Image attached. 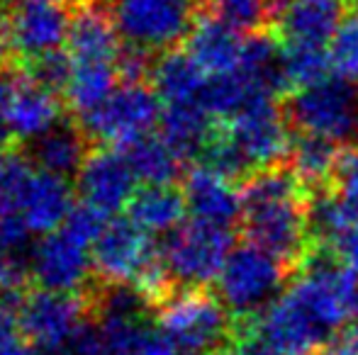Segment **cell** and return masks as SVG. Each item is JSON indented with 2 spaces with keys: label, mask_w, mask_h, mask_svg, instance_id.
Masks as SVG:
<instances>
[{
  "label": "cell",
  "mask_w": 358,
  "mask_h": 355,
  "mask_svg": "<svg viewBox=\"0 0 358 355\" xmlns=\"http://www.w3.org/2000/svg\"><path fill=\"white\" fill-rule=\"evenodd\" d=\"M239 227L244 241L264 248L297 273L315 248L312 195L287 163L254 171L241 180Z\"/></svg>",
  "instance_id": "6da1fadb"
},
{
  "label": "cell",
  "mask_w": 358,
  "mask_h": 355,
  "mask_svg": "<svg viewBox=\"0 0 358 355\" xmlns=\"http://www.w3.org/2000/svg\"><path fill=\"white\" fill-rule=\"evenodd\" d=\"M275 8L278 0H200V13L229 24L244 37L273 32Z\"/></svg>",
  "instance_id": "484cf974"
},
{
  "label": "cell",
  "mask_w": 358,
  "mask_h": 355,
  "mask_svg": "<svg viewBox=\"0 0 358 355\" xmlns=\"http://www.w3.org/2000/svg\"><path fill=\"white\" fill-rule=\"evenodd\" d=\"M329 61L334 76L358 86V17H349L329 44Z\"/></svg>",
  "instance_id": "f546056e"
},
{
  "label": "cell",
  "mask_w": 358,
  "mask_h": 355,
  "mask_svg": "<svg viewBox=\"0 0 358 355\" xmlns=\"http://www.w3.org/2000/svg\"><path fill=\"white\" fill-rule=\"evenodd\" d=\"M164 103L154 88L146 83H120L108 100L93 112L78 119L90 142L100 146L127 149L146 134L154 132L161 122Z\"/></svg>",
  "instance_id": "8992f818"
},
{
  "label": "cell",
  "mask_w": 358,
  "mask_h": 355,
  "mask_svg": "<svg viewBox=\"0 0 358 355\" xmlns=\"http://www.w3.org/2000/svg\"><path fill=\"white\" fill-rule=\"evenodd\" d=\"M122 151L127 153L134 173L144 180V185H173L176 178L183 176L185 158L161 134H146Z\"/></svg>",
  "instance_id": "d4e9b609"
},
{
  "label": "cell",
  "mask_w": 358,
  "mask_h": 355,
  "mask_svg": "<svg viewBox=\"0 0 358 355\" xmlns=\"http://www.w3.org/2000/svg\"><path fill=\"white\" fill-rule=\"evenodd\" d=\"M231 227L190 219L180 224L164 243V256L176 285L180 287H210L220 278L229 253L234 251Z\"/></svg>",
  "instance_id": "52a82bcc"
},
{
  "label": "cell",
  "mask_w": 358,
  "mask_h": 355,
  "mask_svg": "<svg viewBox=\"0 0 358 355\" xmlns=\"http://www.w3.org/2000/svg\"><path fill=\"white\" fill-rule=\"evenodd\" d=\"M351 8V0H278L273 34L283 47L327 49Z\"/></svg>",
  "instance_id": "7c38bea8"
},
{
  "label": "cell",
  "mask_w": 358,
  "mask_h": 355,
  "mask_svg": "<svg viewBox=\"0 0 358 355\" xmlns=\"http://www.w3.org/2000/svg\"><path fill=\"white\" fill-rule=\"evenodd\" d=\"M246 49V37L231 29L229 24L203 15L195 20L188 39H185V52L190 54L195 63L203 68L208 76H227L241 66Z\"/></svg>",
  "instance_id": "e0dca14e"
},
{
  "label": "cell",
  "mask_w": 358,
  "mask_h": 355,
  "mask_svg": "<svg viewBox=\"0 0 358 355\" xmlns=\"http://www.w3.org/2000/svg\"><path fill=\"white\" fill-rule=\"evenodd\" d=\"M315 248L331 258L336 266L349 270L358 278V222H351L334 232L331 236L315 241Z\"/></svg>",
  "instance_id": "1f68e13d"
},
{
  "label": "cell",
  "mask_w": 358,
  "mask_h": 355,
  "mask_svg": "<svg viewBox=\"0 0 358 355\" xmlns=\"http://www.w3.org/2000/svg\"><path fill=\"white\" fill-rule=\"evenodd\" d=\"M217 117L205 109L203 103L185 105H164L159 122V134L185 158H198L208 142L210 132L215 129Z\"/></svg>",
  "instance_id": "603a6c76"
},
{
  "label": "cell",
  "mask_w": 358,
  "mask_h": 355,
  "mask_svg": "<svg viewBox=\"0 0 358 355\" xmlns=\"http://www.w3.org/2000/svg\"><path fill=\"white\" fill-rule=\"evenodd\" d=\"M346 146L336 142H329L324 137L315 134H302L292 137L290 156H287V168L295 173V178L302 183V188L317 197L331 190L334 173L339 166V158Z\"/></svg>",
  "instance_id": "ffe728a7"
},
{
  "label": "cell",
  "mask_w": 358,
  "mask_h": 355,
  "mask_svg": "<svg viewBox=\"0 0 358 355\" xmlns=\"http://www.w3.org/2000/svg\"><path fill=\"white\" fill-rule=\"evenodd\" d=\"M183 195L193 219L220 227L239 224L241 190H236L229 178L205 166H195L183 176Z\"/></svg>",
  "instance_id": "2e32d148"
},
{
  "label": "cell",
  "mask_w": 358,
  "mask_h": 355,
  "mask_svg": "<svg viewBox=\"0 0 358 355\" xmlns=\"http://www.w3.org/2000/svg\"><path fill=\"white\" fill-rule=\"evenodd\" d=\"M324 355H358V326L346 328L329 348Z\"/></svg>",
  "instance_id": "f35d334b"
},
{
  "label": "cell",
  "mask_w": 358,
  "mask_h": 355,
  "mask_svg": "<svg viewBox=\"0 0 358 355\" xmlns=\"http://www.w3.org/2000/svg\"><path fill=\"white\" fill-rule=\"evenodd\" d=\"M124 355H183V353L161 333L159 326H149L142 333V338Z\"/></svg>",
  "instance_id": "74e56055"
},
{
  "label": "cell",
  "mask_w": 358,
  "mask_h": 355,
  "mask_svg": "<svg viewBox=\"0 0 358 355\" xmlns=\"http://www.w3.org/2000/svg\"><path fill=\"white\" fill-rule=\"evenodd\" d=\"M188 209L185 195L176 185H144L137 188L127 204V217L146 234H171L180 227Z\"/></svg>",
  "instance_id": "7402d4cb"
},
{
  "label": "cell",
  "mask_w": 358,
  "mask_h": 355,
  "mask_svg": "<svg viewBox=\"0 0 358 355\" xmlns=\"http://www.w3.org/2000/svg\"><path fill=\"white\" fill-rule=\"evenodd\" d=\"M222 122H224L227 134L234 142V146L249 163L251 173L287 163L292 146V127L283 100L256 98Z\"/></svg>",
  "instance_id": "ba28073f"
},
{
  "label": "cell",
  "mask_w": 358,
  "mask_h": 355,
  "mask_svg": "<svg viewBox=\"0 0 358 355\" xmlns=\"http://www.w3.org/2000/svg\"><path fill=\"white\" fill-rule=\"evenodd\" d=\"M122 44L113 13L100 8L98 3L73 10L71 29L64 47L73 63H117Z\"/></svg>",
  "instance_id": "9a60e30c"
},
{
  "label": "cell",
  "mask_w": 358,
  "mask_h": 355,
  "mask_svg": "<svg viewBox=\"0 0 358 355\" xmlns=\"http://www.w3.org/2000/svg\"><path fill=\"white\" fill-rule=\"evenodd\" d=\"M149 81L164 105H185L203 103L210 76L190 59L188 52L171 49L154 59Z\"/></svg>",
  "instance_id": "44dd1931"
},
{
  "label": "cell",
  "mask_w": 358,
  "mask_h": 355,
  "mask_svg": "<svg viewBox=\"0 0 358 355\" xmlns=\"http://www.w3.org/2000/svg\"><path fill=\"white\" fill-rule=\"evenodd\" d=\"M69 0H13L5 15L13 54L20 63L66 47L71 29Z\"/></svg>",
  "instance_id": "30bf717a"
},
{
  "label": "cell",
  "mask_w": 358,
  "mask_h": 355,
  "mask_svg": "<svg viewBox=\"0 0 358 355\" xmlns=\"http://www.w3.org/2000/svg\"><path fill=\"white\" fill-rule=\"evenodd\" d=\"M32 280V251H0V304L17 307Z\"/></svg>",
  "instance_id": "83f0119b"
},
{
  "label": "cell",
  "mask_w": 358,
  "mask_h": 355,
  "mask_svg": "<svg viewBox=\"0 0 358 355\" xmlns=\"http://www.w3.org/2000/svg\"><path fill=\"white\" fill-rule=\"evenodd\" d=\"M329 192L358 222V144H351V146L344 149Z\"/></svg>",
  "instance_id": "4dcf8cb0"
},
{
  "label": "cell",
  "mask_w": 358,
  "mask_h": 355,
  "mask_svg": "<svg viewBox=\"0 0 358 355\" xmlns=\"http://www.w3.org/2000/svg\"><path fill=\"white\" fill-rule=\"evenodd\" d=\"M156 309V326L183 355H205L236 336L234 317L210 287H176Z\"/></svg>",
  "instance_id": "7a4b0ae2"
},
{
  "label": "cell",
  "mask_w": 358,
  "mask_h": 355,
  "mask_svg": "<svg viewBox=\"0 0 358 355\" xmlns=\"http://www.w3.org/2000/svg\"><path fill=\"white\" fill-rule=\"evenodd\" d=\"M10 54H13V44H10L8 22H5V15H0V68L8 66Z\"/></svg>",
  "instance_id": "60d3db41"
},
{
  "label": "cell",
  "mask_w": 358,
  "mask_h": 355,
  "mask_svg": "<svg viewBox=\"0 0 358 355\" xmlns=\"http://www.w3.org/2000/svg\"><path fill=\"white\" fill-rule=\"evenodd\" d=\"M34 171L37 166L27 153L17 151V149L0 151V217L20 214Z\"/></svg>",
  "instance_id": "4316f807"
},
{
  "label": "cell",
  "mask_w": 358,
  "mask_h": 355,
  "mask_svg": "<svg viewBox=\"0 0 358 355\" xmlns=\"http://www.w3.org/2000/svg\"><path fill=\"white\" fill-rule=\"evenodd\" d=\"M134 183H137V173L127 153L110 146L90 149L76 176L80 202L98 209L105 217H115L120 209L127 207L132 195L137 192Z\"/></svg>",
  "instance_id": "8fae6325"
},
{
  "label": "cell",
  "mask_w": 358,
  "mask_h": 355,
  "mask_svg": "<svg viewBox=\"0 0 358 355\" xmlns=\"http://www.w3.org/2000/svg\"><path fill=\"white\" fill-rule=\"evenodd\" d=\"M73 207V188L69 178L54 176V173L37 168L32 180H29L27 192H24L20 214L27 222V227L32 229L34 236H47V234L59 232L64 227Z\"/></svg>",
  "instance_id": "ac0fdd59"
},
{
  "label": "cell",
  "mask_w": 358,
  "mask_h": 355,
  "mask_svg": "<svg viewBox=\"0 0 358 355\" xmlns=\"http://www.w3.org/2000/svg\"><path fill=\"white\" fill-rule=\"evenodd\" d=\"M20 68H22V73L29 81L64 95L69 76H71V59H69L66 49H57V52H47V54H42V56L22 61Z\"/></svg>",
  "instance_id": "f1b7e54d"
},
{
  "label": "cell",
  "mask_w": 358,
  "mask_h": 355,
  "mask_svg": "<svg viewBox=\"0 0 358 355\" xmlns=\"http://www.w3.org/2000/svg\"><path fill=\"white\" fill-rule=\"evenodd\" d=\"M283 107L290 127L315 134L341 146L358 139V86L339 76H329L310 88L287 95Z\"/></svg>",
  "instance_id": "277c9868"
},
{
  "label": "cell",
  "mask_w": 358,
  "mask_h": 355,
  "mask_svg": "<svg viewBox=\"0 0 358 355\" xmlns=\"http://www.w3.org/2000/svg\"><path fill=\"white\" fill-rule=\"evenodd\" d=\"M17 81H20V73L10 71L8 66L0 68V119H3V112L8 107L10 98H13V90L17 86Z\"/></svg>",
  "instance_id": "ab89813d"
},
{
  "label": "cell",
  "mask_w": 358,
  "mask_h": 355,
  "mask_svg": "<svg viewBox=\"0 0 358 355\" xmlns=\"http://www.w3.org/2000/svg\"><path fill=\"white\" fill-rule=\"evenodd\" d=\"M351 5H354V8L358 10V0H351Z\"/></svg>",
  "instance_id": "b9f144b4"
},
{
  "label": "cell",
  "mask_w": 358,
  "mask_h": 355,
  "mask_svg": "<svg viewBox=\"0 0 358 355\" xmlns=\"http://www.w3.org/2000/svg\"><path fill=\"white\" fill-rule=\"evenodd\" d=\"M20 309L0 304V355H37L20 326Z\"/></svg>",
  "instance_id": "836d02e7"
},
{
  "label": "cell",
  "mask_w": 358,
  "mask_h": 355,
  "mask_svg": "<svg viewBox=\"0 0 358 355\" xmlns=\"http://www.w3.org/2000/svg\"><path fill=\"white\" fill-rule=\"evenodd\" d=\"M205 355H280L278 351L268 346V343L261 341L256 333H236L229 343L215 348V351Z\"/></svg>",
  "instance_id": "8d00e7d4"
},
{
  "label": "cell",
  "mask_w": 358,
  "mask_h": 355,
  "mask_svg": "<svg viewBox=\"0 0 358 355\" xmlns=\"http://www.w3.org/2000/svg\"><path fill=\"white\" fill-rule=\"evenodd\" d=\"M105 227H108V217L105 214H100L98 209L88 207V204L78 202L71 209V214H69V219L64 222L62 229L66 234H71L76 241H80L83 246L90 248L100 239V234L105 232Z\"/></svg>",
  "instance_id": "d6a6232c"
},
{
  "label": "cell",
  "mask_w": 358,
  "mask_h": 355,
  "mask_svg": "<svg viewBox=\"0 0 358 355\" xmlns=\"http://www.w3.org/2000/svg\"><path fill=\"white\" fill-rule=\"evenodd\" d=\"M292 278L295 273L283 261L244 241L229 253L217 278L215 292L220 294L234 322H246L256 319L271 302H275Z\"/></svg>",
  "instance_id": "3957f363"
},
{
  "label": "cell",
  "mask_w": 358,
  "mask_h": 355,
  "mask_svg": "<svg viewBox=\"0 0 358 355\" xmlns=\"http://www.w3.org/2000/svg\"><path fill=\"white\" fill-rule=\"evenodd\" d=\"M47 355H108V351H105V341L98 324L85 322L59 351Z\"/></svg>",
  "instance_id": "e575fe53"
},
{
  "label": "cell",
  "mask_w": 358,
  "mask_h": 355,
  "mask_svg": "<svg viewBox=\"0 0 358 355\" xmlns=\"http://www.w3.org/2000/svg\"><path fill=\"white\" fill-rule=\"evenodd\" d=\"M93 275V253L64 229L42 236L32 248V280L39 289L80 294Z\"/></svg>",
  "instance_id": "4fadbf2b"
},
{
  "label": "cell",
  "mask_w": 358,
  "mask_h": 355,
  "mask_svg": "<svg viewBox=\"0 0 358 355\" xmlns=\"http://www.w3.org/2000/svg\"><path fill=\"white\" fill-rule=\"evenodd\" d=\"M93 312L90 294L34 289L20 304V326L37 351L54 353L88 322Z\"/></svg>",
  "instance_id": "9c48e42d"
},
{
  "label": "cell",
  "mask_w": 358,
  "mask_h": 355,
  "mask_svg": "<svg viewBox=\"0 0 358 355\" xmlns=\"http://www.w3.org/2000/svg\"><path fill=\"white\" fill-rule=\"evenodd\" d=\"M120 83L117 63H73L71 76H69L66 90H64V103L76 114L85 117L95 107L105 103L113 95Z\"/></svg>",
  "instance_id": "cb8c5ba5"
},
{
  "label": "cell",
  "mask_w": 358,
  "mask_h": 355,
  "mask_svg": "<svg viewBox=\"0 0 358 355\" xmlns=\"http://www.w3.org/2000/svg\"><path fill=\"white\" fill-rule=\"evenodd\" d=\"M32 229L22 219V214H8L0 217V251H32L29 239Z\"/></svg>",
  "instance_id": "d590c367"
},
{
  "label": "cell",
  "mask_w": 358,
  "mask_h": 355,
  "mask_svg": "<svg viewBox=\"0 0 358 355\" xmlns=\"http://www.w3.org/2000/svg\"><path fill=\"white\" fill-rule=\"evenodd\" d=\"M88 144L90 139L83 132V127L64 119L47 134L29 142L27 156L32 158V163L39 171L54 173L62 178H76L85 156L90 153Z\"/></svg>",
  "instance_id": "d6986e66"
},
{
  "label": "cell",
  "mask_w": 358,
  "mask_h": 355,
  "mask_svg": "<svg viewBox=\"0 0 358 355\" xmlns=\"http://www.w3.org/2000/svg\"><path fill=\"white\" fill-rule=\"evenodd\" d=\"M3 122L13 139L34 142L64 122V100L59 93L29 81L20 71V81L3 112Z\"/></svg>",
  "instance_id": "5bb4252c"
},
{
  "label": "cell",
  "mask_w": 358,
  "mask_h": 355,
  "mask_svg": "<svg viewBox=\"0 0 358 355\" xmlns=\"http://www.w3.org/2000/svg\"><path fill=\"white\" fill-rule=\"evenodd\" d=\"M110 13L122 42L164 54L188 39L200 17V0H113Z\"/></svg>",
  "instance_id": "5b68a950"
}]
</instances>
